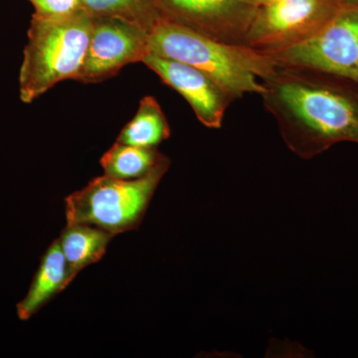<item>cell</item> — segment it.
I'll return each mask as SVG.
<instances>
[{
    "mask_svg": "<svg viewBox=\"0 0 358 358\" xmlns=\"http://www.w3.org/2000/svg\"><path fill=\"white\" fill-rule=\"evenodd\" d=\"M169 166L167 157L143 178L124 180L103 174L94 178L65 199L67 224H88L115 236L136 229Z\"/></svg>",
    "mask_w": 358,
    "mask_h": 358,
    "instance_id": "4",
    "label": "cell"
},
{
    "mask_svg": "<svg viewBox=\"0 0 358 358\" xmlns=\"http://www.w3.org/2000/svg\"><path fill=\"white\" fill-rule=\"evenodd\" d=\"M68 286L67 265L57 239L45 252L27 294L17 303L18 319H31L51 299Z\"/></svg>",
    "mask_w": 358,
    "mask_h": 358,
    "instance_id": "10",
    "label": "cell"
},
{
    "mask_svg": "<svg viewBox=\"0 0 358 358\" xmlns=\"http://www.w3.org/2000/svg\"><path fill=\"white\" fill-rule=\"evenodd\" d=\"M41 16H60L74 13L83 7L81 0H28Z\"/></svg>",
    "mask_w": 358,
    "mask_h": 358,
    "instance_id": "15",
    "label": "cell"
},
{
    "mask_svg": "<svg viewBox=\"0 0 358 358\" xmlns=\"http://www.w3.org/2000/svg\"><path fill=\"white\" fill-rule=\"evenodd\" d=\"M93 15L81 7L60 16L33 13L20 71V96L31 103L55 85L78 80L91 38Z\"/></svg>",
    "mask_w": 358,
    "mask_h": 358,
    "instance_id": "3",
    "label": "cell"
},
{
    "mask_svg": "<svg viewBox=\"0 0 358 358\" xmlns=\"http://www.w3.org/2000/svg\"><path fill=\"white\" fill-rule=\"evenodd\" d=\"M262 83L264 107L274 117L293 154L310 159L339 143L358 145L355 82L319 70L279 64Z\"/></svg>",
    "mask_w": 358,
    "mask_h": 358,
    "instance_id": "1",
    "label": "cell"
},
{
    "mask_svg": "<svg viewBox=\"0 0 358 358\" xmlns=\"http://www.w3.org/2000/svg\"><path fill=\"white\" fill-rule=\"evenodd\" d=\"M169 122L154 96L141 99L140 107L117 136V143L143 148H157L171 136Z\"/></svg>",
    "mask_w": 358,
    "mask_h": 358,
    "instance_id": "12",
    "label": "cell"
},
{
    "mask_svg": "<svg viewBox=\"0 0 358 358\" xmlns=\"http://www.w3.org/2000/svg\"><path fill=\"white\" fill-rule=\"evenodd\" d=\"M343 0H281L257 9L244 45L272 55L303 43L345 6Z\"/></svg>",
    "mask_w": 358,
    "mask_h": 358,
    "instance_id": "5",
    "label": "cell"
},
{
    "mask_svg": "<svg viewBox=\"0 0 358 358\" xmlns=\"http://www.w3.org/2000/svg\"><path fill=\"white\" fill-rule=\"evenodd\" d=\"M150 33L131 21L93 16L88 51L77 81L99 83L124 66L143 62L150 51Z\"/></svg>",
    "mask_w": 358,
    "mask_h": 358,
    "instance_id": "7",
    "label": "cell"
},
{
    "mask_svg": "<svg viewBox=\"0 0 358 358\" xmlns=\"http://www.w3.org/2000/svg\"><path fill=\"white\" fill-rule=\"evenodd\" d=\"M141 63L187 101L203 126L221 129L226 110L236 101L222 85L199 68L173 59L150 53Z\"/></svg>",
    "mask_w": 358,
    "mask_h": 358,
    "instance_id": "9",
    "label": "cell"
},
{
    "mask_svg": "<svg viewBox=\"0 0 358 358\" xmlns=\"http://www.w3.org/2000/svg\"><path fill=\"white\" fill-rule=\"evenodd\" d=\"M93 16H114L140 25L152 33L160 16L150 0H81Z\"/></svg>",
    "mask_w": 358,
    "mask_h": 358,
    "instance_id": "14",
    "label": "cell"
},
{
    "mask_svg": "<svg viewBox=\"0 0 358 358\" xmlns=\"http://www.w3.org/2000/svg\"><path fill=\"white\" fill-rule=\"evenodd\" d=\"M268 56L279 64L322 71L358 85V3L345 4L303 43Z\"/></svg>",
    "mask_w": 358,
    "mask_h": 358,
    "instance_id": "6",
    "label": "cell"
},
{
    "mask_svg": "<svg viewBox=\"0 0 358 358\" xmlns=\"http://www.w3.org/2000/svg\"><path fill=\"white\" fill-rule=\"evenodd\" d=\"M257 8L261 6H268V4L275 3V2L281 1V0H249Z\"/></svg>",
    "mask_w": 358,
    "mask_h": 358,
    "instance_id": "16",
    "label": "cell"
},
{
    "mask_svg": "<svg viewBox=\"0 0 358 358\" xmlns=\"http://www.w3.org/2000/svg\"><path fill=\"white\" fill-rule=\"evenodd\" d=\"M160 18L217 41L243 44L257 7L249 0H150Z\"/></svg>",
    "mask_w": 358,
    "mask_h": 358,
    "instance_id": "8",
    "label": "cell"
},
{
    "mask_svg": "<svg viewBox=\"0 0 358 358\" xmlns=\"http://www.w3.org/2000/svg\"><path fill=\"white\" fill-rule=\"evenodd\" d=\"M150 51L199 68L236 100L246 94L262 95L265 88L259 80L272 76L279 65L246 45L217 41L162 18L150 33Z\"/></svg>",
    "mask_w": 358,
    "mask_h": 358,
    "instance_id": "2",
    "label": "cell"
},
{
    "mask_svg": "<svg viewBox=\"0 0 358 358\" xmlns=\"http://www.w3.org/2000/svg\"><path fill=\"white\" fill-rule=\"evenodd\" d=\"M114 236L112 233L88 224H67L58 240L67 265L68 284L84 268L103 258Z\"/></svg>",
    "mask_w": 358,
    "mask_h": 358,
    "instance_id": "11",
    "label": "cell"
},
{
    "mask_svg": "<svg viewBox=\"0 0 358 358\" xmlns=\"http://www.w3.org/2000/svg\"><path fill=\"white\" fill-rule=\"evenodd\" d=\"M345 3H358V0H343Z\"/></svg>",
    "mask_w": 358,
    "mask_h": 358,
    "instance_id": "17",
    "label": "cell"
},
{
    "mask_svg": "<svg viewBox=\"0 0 358 358\" xmlns=\"http://www.w3.org/2000/svg\"><path fill=\"white\" fill-rule=\"evenodd\" d=\"M167 159L157 148L115 143L103 155L101 166L106 176L124 180L143 178Z\"/></svg>",
    "mask_w": 358,
    "mask_h": 358,
    "instance_id": "13",
    "label": "cell"
}]
</instances>
